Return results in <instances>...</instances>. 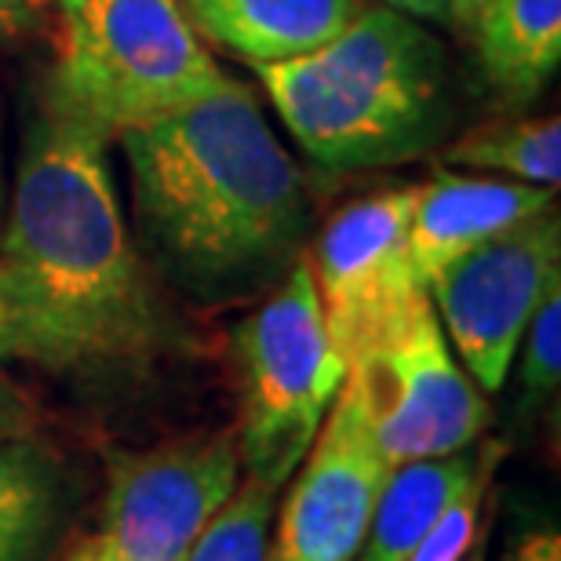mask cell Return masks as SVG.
Masks as SVG:
<instances>
[{
  "mask_svg": "<svg viewBox=\"0 0 561 561\" xmlns=\"http://www.w3.org/2000/svg\"><path fill=\"white\" fill-rule=\"evenodd\" d=\"M131 216L157 271L219 302L302 260L313 208L299 164L241 81L117 136Z\"/></svg>",
  "mask_w": 561,
  "mask_h": 561,
  "instance_id": "1",
  "label": "cell"
},
{
  "mask_svg": "<svg viewBox=\"0 0 561 561\" xmlns=\"http://www.w3.org/2000/svg\"><path fill=\"white\" fill-rule=\"evenodd\" d=\"M0 260L73 335L88 368L146 365L175 340L172 310L121 208L110 139L48 103L22 136Z\"/></svg>",
  "mask_w": 561,
  "mask_h": 561,
  "instance_id": "2",
  "label": "cell"
},
{
  "mask_svg": "<svg viewBox=\"0 0 561 561\" xmlns=\"http://www.w3.org/2000/svg\"><path fill=\"white\" fill-rule=\"evenodd\" d=\"M288 136L324 172L394 168L453 128L445 44L387 4H362L318 51L260 70Z\"/></svg>",
  "mask_w": 561,
  "mask_h": 561,
  "instance_id": "3",
  "label": "cell"
},
{
  "mask_svg": "<svg viewBox=\"0 0 561 561\" xmlns=\"http://www.w3.org/2000/svg\"><path fill=\"white\" fill-rule=\"evenodd\" d=\"M227 81L179 0H55L44 103L110 142L201 103Z\"/></svg>",
  "mask_w": 561,
  "mask_h": 561,
  "instance_id": "4",
  "label": "cell"
},
{
  "mask_svg": "<svg viewBox=\"0 0 561 561\" xmlns=\"http://www.w3.org/2000/svg\"><path fill=\"white\" fill-rule=\"evenodd\" d=\"M230 346L241 398V423L233 431L241 470L244 478L285 489L346 379L307 255L233 324Z\"/></svg>",
  "mask_w": 561,
  "mask_h": 561,
  "instance_id": "5",
  "label": "cell"
},
{
  "mask_svg": "<svg viewBox=\"0 0 561 561\" xmlns=\"http://www.w3.org/2000/svg\"><path fill=\"white\" fill-rule=\"evenodd\" d=\"M554 285H561L558 205L459 255L426 285L445 340L481 394L503 390L525 324Z\"/></svg>",
  "mask_w": 561,
  "mask_h": 561,
  "instance_id": "6",
  "label": "cell"
},
{
  "mask_svg": "<svg viewBox=\"0 0 561 561\" xmlns=\"http://www.w3.org/2000/svg\"><path fill=\"white\" fill-rule=\"evenodd\" d=\"M241 485L238 434L110 448L99 543L110 561H183Z\"/></svg>",
  "mask_w": 561,
  "mask_h": 561,
  "instance_id": "7",
  "label": "cell"
},
{
  "mask_svg": "<svg viewBox=\"0 0 561 561\" xmlns=\"http://www.w3.org/2000/svg\"><path fill=\"white\" fill-rule=\"evenodd\" d=\"M416 186H387L332 211L307 255L324 329L351 365L373 357L426 288L409 260Z\"/></svg>",
  "mask_w": 561,
  "mask_h": 561,
  "instance_id": "8",
  "label": "cell"
},
{
  "mask_svg": "<svg viewBox=\"0 0 561 561\" xmlns=\"http://www.w3.org/2000/svg\"><path fill=\"white\" fill-rule=\"evenodd\" d=\"M346 373L362 383L373 434L390 467L453 456L485 437L489 401L448 346L426 291L398 332Z\"/></svg>",
  "mask_w": 561,
  "mask_h": 561,
  "instance_id": "9",
  "label": "cell"
},
{
  "mask_svg": "<svg viewBox=\"0 0 561 561\" xmlns=\"http://www.w3.org/2000/svg\"><path fill=\"white\" fill-rule=\"evenodd\" d=\"M362 383L346 373L310 453L288 478L271 536V561H354L390 478Z\"/></svg>",
  "mask_w": 561,
  "mask_h": 561,
  "instance_id": "10",
  "label": "cell"
},
{
  "mask_svg": "<svg viewBox=\"0 0 561 561\" xmlns=\"http://www.w3.org/2000/svg\"><path fill=\"white\" fill-rule=\"evenodd\" d=\"M554 197L558 190L547 186L467 172H442L431 183H420L409 219V260L420 288L431 285L459 255L551 208Z\"/></svg>",
  "mask_w": 561,
  "mask_h": 561,
  "instance_id": "11",
  "label": "cell"
},
{
  "mask_svg": "<svg viewBox=\"0 0 561 561\" xmlns=\"http://www.w3.org/2000/svg\"><path fill=\"white\" fill-rule=\"evenodd\" d=\"M201 37L241 62L274 66L318 51L362 11V0H179Z\"/></svg>",
  "mask_w": 561,
  "mask_h": 561,
  "instance_id": "12",
  "label": "cell"
},
{
  "mask_svg": "<svg viewBox=\"0 0 561 561\" xmlns=\"http://www.w3.org/2000/svg\"><path fill=\"white\" fill-rule=\"evenodd\" d=\"M503 459L500 442H474L453 456L416 459L394 467L376 503L373 525L354 561H409V554L434 529L445 507L478 478H492Z\"/></svg>",
  "mask_w": 561,
  "mask_h": 561,
  "instance_id": "13",
  "label": "cell"
},
{
  "mask_svg": "<svg viewBox=\"0 0 561 561\" xmlns=\"http://www.w3.org/2000/svg\"><path fill=\"white\" fill-rule=\"evenodd\" d=\"M73 511L66 459L37 434L0 442V561H51Z\"/></svg>",
  "mask_w": 561,
  "mask_h": 561,
  "instance_id": "14",
  "label": "cell"
},
{
  "mask_svg": "<svg viewBox=\"0 0 561 561\" xmlns=\"http://www.w3.org/2000/svg\"><path fill=\"white\" fill-rule=\"evenodd\" d=\"M470 41L485 81L507 103H533L561 66V0H492Z\"/></svg>",
  "mask_w": 561,
  "mask_h": 561,
  "instance_id": "15",
  "label": "cell"
},
{
  "mask_svg": "<svg viewBox=\"0 0 561 561\" xmlns=\"http://www.w3.org/2000/svg\"><path fill=\"white\" fill-rule=\"evenodd\" d=\"M442 161L467 175H496L511 183L558 190L561 183V117H525L474 128L445 146Z\"/></svg>",
  "mask_w": 561,
  "mask_h": 561,
  "instance_id": "16",
  "label": "cell"
},
{
  "mask_svg": "<svg viewBox=\"0 0 561 561\" xmlns=\"http://www.w3.org/2000/svg\"><path fill=\"white\" fill-rule=\"evenodd\" d=\"M37 365L48 373L88 368L84 351L37 299L15 266L0 260V368Z\"/></svg>",
  "mask_w": 561,
  "mask_h": 561,
  "instance_id": "17",
  "label": "cell"
},
{
  "mask_svg": "<svg viewBox=\"0 0 561 561\" xmlns=\"http://www.w3.org/2000/svg\"><path fill=\"white\" fill-rule=\"evenodd\" d=\"M277 492L280 489L255 478H241V485L205 525L183 561H271Z\"/></svg>",
  "mask_w": 561,
  "mask_h": 561,
  "instance_id": "18",
  "label": "cell"
},
{
  "mask_svg": "<svg viewBox=\"0 0 561 561\" xmlns=\"http://www.w3.org/2000/svg\"><path fill=\"white\" fill-rule=\"evenodd\" d=\"M518 387L522 401L518 409L529 412L543 409L558 394L561 379V285H554L536 307L518 343Z\"/></svg>",
  "mask_w": 561,
  "mask_h": 561,
  "instance_id": "19",
  "label": "cell"
},
{
  "mask_svg": "<svg viewBox=\"0 0 561 561\" xmlns=\"http://www.w3.org/2000/svg\"><path fill=\"white\" fill-rule=\"evenodd\" d=\"M500 529L492 561H561V525L547 503L511 496Z\"/></svg>",
  "mask_w": 561,
  "mask_h": 561,
  "instance_id": "20",
  "label": "cell"
},
{
  "mask_svg": "<svg viewBox=\"0 0 561 561\" xmlns=\"http://www.w3.org/2000/svg\"><path fill=\"white\" fill-rule=\"evenodd\" d=\"M492 478H478L459 496L448 503L434 529L423 536V543L409 554V561H463L470 547L481 540V507Z\"/></svg>",
  "mask_w": 561,
  "mask_h": 561,
  "instance_id": "21",
  "label": "cell"
},
{
  "mask_svg": "<svg viewBox=\"0 0 561 561\" xmlns=\"http://www.w3.org/2000/svg\"><path fill=\"white\" fill-rule=\"evenodd\" d=\"M41 431V409L33 398L0 368V442H15V437H33Z\"/></svg>",
  "mask_w": 561,
  "mask_h": 561,
  "instance_id": "22",
  "label": "cell"
},
{
  "mask_svg": "<svg viewBox=\"0 0 561 561\" xmlns=\"http://www.w3.org/2000/svg\"><path fill=\"white\" fill-rule=\"evenodd\" d=\"M44 22V0H0V44L26 37Z\"/></svg>",
  "mask_w": 561,
  "mask_h": 561,
  "instance_id": "23",
  "label": "cell"
},
{
  "mask_svg": "<svg viewBox=\"0 0 561 561\" xmlns=\"http://www.w3.org/2000/svg\"><path fill=\"white\" fill-rule=\"evenodd\" d=\"M379 4L401 11V15L416 22H448V4L445 0H379Z\"/></svg>",
  "mask_w": 561,
  "mask_h": 561,
  "instance_id": "24",
  "label": "cell"
},
{
  "mask_svg": "<svg viewBox=\"0 0 561 561\" xmlns=\"http://www.w3.org/2000/svg\"><path fill=\"white\" fill-rule=\"evenodd\" d=\"M448 4V26H456L459 33H474L478 19L485 15V8L492 4V0H445Z\"/></svg>",
  "mask_w": 561,
  "mask_h": 561,
  "instance_id": "25",
  "label": "cell"
},
{
  "mask_svg": "<svg viewBox=\"0 0 561 561\" xmlns=\"http://www.w3.org/2000/svg\"><path fill=\"white\" fill-rule=\"evenodd\" d=\"M62 561H110V558L103 551V543H99V536H88V540L77 543Z\"/></svg>",
  "mask_w": 561,
  "mask_h": 561,
  "instance_id": "26",
  "label": "cell"
},
{
  "mask_svg": "<svg viewBox=\"0 0 561 561\" xmlns=\"http://www.w3.org/2000/svg\"><path fill=\"white\" fill-rule=\"evenodd\" d=\"M8 208V164H4V99H0V227H4Z\"/></svg>",
  "mask_w": 561,
  "mask_h": 561,
  "instance_id": "27",
  "label": "cell"
},
{
  "mask_svg": "<svg viewBox=\"0 0 561 561\" xmlns=\"http://www.w3.org/2000/svg\"><path fill=\"white\" fill-rule=\"evenodd\" d=\"M463 561H489V540H485V536H481V540L470 547V554Z\"/></svg>",
  "mask_w": 561,
  "mask_h": 561,
  "instance_id": "28",
  "label": "cell"
}]
</instances>
